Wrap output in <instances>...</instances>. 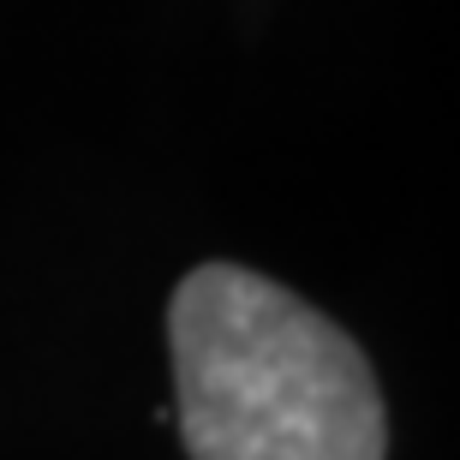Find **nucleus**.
Segmentation results:
<instances>
[{
	"instance_id": "1",
	"label": "nucleus",
	"mask_w": 460,
	"mask_h": 460,
	"mask_svg": "<svg viewBox=\"0 0 460 460\" xmlns=\"http://www.w3.org/2000/svg\"><path fill=\"white\" fill-rule=\"evenodd\" d=\"M173 419L191 460H383L389 412L371 358L299 293L204 263L168 305Z\"/></svg>"
}]
</instances>
